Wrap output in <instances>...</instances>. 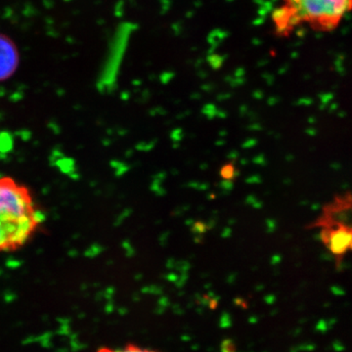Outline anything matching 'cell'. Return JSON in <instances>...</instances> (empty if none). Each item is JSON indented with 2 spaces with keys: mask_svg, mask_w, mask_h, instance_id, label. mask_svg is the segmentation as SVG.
<instances>
[{
  "mask_svg": "<svg viewBox=\"0 0 352 352\" xmlns=\"http://www.w3.org/2000/svg\"><path fill=\"white\" fill-rule=\"evenodd\" d=\"M220 175L223 179L233 180L236 176L235 166L232 164H226L220 170Z\"/></svg>",
  "mask_w": 352,
  "mask_h": 352,
  "instance_id": "obj_6",
  "label": "cell"
},
{
  "mask_svg": "<svg viewBox=\"0 0 352 352\" xmlns=\"http://www.w3.org/2000/svg\"><path fill=\"white\" fill-rule=\"evenodd\" d=\"M95 352H160L154 349H148V347L138 346L135 344H127L124 346L112 347L101 346Z\"/></svg>",
  "mask_w": 352,
  "mask_h": 352,
  "instance_id": "obj_5",
  "label": "cell"
},
{
  "mask_svg": "<svg viewBox=\"0 0 352 352\" xmlns=\"http://www.w3.org/2000/svg\"><path fill=\"white\" fill-rule=\"evenodd\" d=\"M351 210V194L336 197L333 203L324 208L320 219L312 224L314 227L323 228L321 232L322 242L335 256L338 266H340L342 258L351 250V227L344 221L346 214Z\"/></svg>",
  "mask_w": 352,
  "mask_h": 352,
  "instance_id": "obj_3",
  "label": "cell"
},
{
  "mask_svg": "<svg viewBox=\"0 0 352 352\" xmlns=\"http://www.w3.org/2000/svg\"><path fill=\"white\" fill-rule=\"evenodd\" d=\"M43 220L28 187L9 176L0 178V252L27 244Z\"/></svg>",
  "mask_w": 352,
  "mask_h": 352,
  "instance_id": "obj_1",
  "label": "cell"
},
{
  "mask_svg": "<svg viewBox=\"0 0 352 352\" xmlns=\"http://www.w3.org/2000/svg\"><path fill=\"white\" fill-rule=\"evenodd\" d=\"M18 65V54L14 44L6 38L0 36V80L9 78Z\"/></svg>",
  "mask_w": 352,
  "mask_h": 352,
  "instance_id": "obj_4",
  "label": "cell"
},
{
  "mask_svg": "<svg viewBox=\"0 0 352 352\" xmlns=\"http://www.w3.org/2000/svg\"><path fill=\"white\" fill-rule=\"evenodd\" d=\"M273 20L277 31L289 32L305 24L322 32L333 31L351 8L352 0H282Z\"/></svg>",
  "mask_w": 352,
  "mask_h": 352,
  "instance_id": "obj_2",
  "label": "cell"
}]
</instances>
